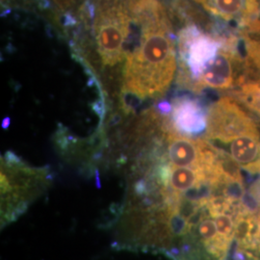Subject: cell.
<instances>
[{"label": "cell", "instance_id": "6da1fadb", "mask_svg": "<svg viewBox=\"0 0 260 260\" xmlns=\"http://www.w3.org/2000/svg\"><path fill=\"white\" fill-rule=\"evenodd\" d=\"M131 19L139 28L140 36L125 56L123 91L139 100L157 98L169 89L177 68L172 24L160 6L141 10Z\"/></svg>", "mask_w": 260, "mask_h": 260}, {"label": "cell", "instance_id": "7a4b0ae2", "mask_svg": "<svg viewBox=\"0 0 260 260\" xmlns=\"http://www.w3.org/2000/svg\"><path fill=\"white\" fill-rule=\"evenodd\" d=\"M131 20L128 10L119 0L102 6L95 19V35L98 51L104 65H117L126 55Z\"/></svg>", "mask_w": 260, "mask_h": 260}, {"label": "cell", "instance_id": "3957f363", "mask_svg": "<svg viewBox=\"0 0 260 260\" xmlns=\"http://www.w3.org/2000/svg\"><path fill=\"white\" fill-rule=\"evenodd\" d=\"M223 41V38L204 34L196 25L183 28L178 35V82L191 89L205 67L218 54Z\"/></svg>", "mask_w": 260, "mask_h": 260}, {"label": "cell", "instance_id": "277c9868", "mask_svg": "<svg viewBox=\"0 0 260 260\" xmlns=\"http://www.w3.org/2000/svg\"><path fill=\"white\" fill-rule=\"evenodd\" d=\"M260 122L233 96H223L207 112L205 139L224 145L246 134L259 133Z\"/></svg>", "mask_w": 260, "mask_h": 260}, {"label": "cell", "instance_id": "5b68a950", "mask_svg": "<svg viewBox=\"0 0 260 260\" xmlns=\"http://www.w3.org/2000/svg\"><path fill=\"white\" fill-rule=\"evenodd\" d=\"M236 44L237 38L224 39L223 47L205 67L191 90L200 93L204 89L230 90L241 86L244 73L240 70H245V60L239 57Z\"/></svg>", "mask_w": 260, "mask_h": 260}, {"label": "cell", "instance_id": "8992f818", "mask_svg": "<svg viewBox=\"0 0 260 260\" xmlns=\"http://www.w3.org/2000/svg\"><path fill=\"white\" fill-rule=\"evenodd\" d=\"M173 127L185 136H196L206 131L207 112L198 100L178 96L173 101Z\"/></svg>", "mask_w": 260, "mask_h": 260}, {"label": "cell", "instance_id": "52a82bcc", "mask_svg": "<svg viewBox=\"0 0 260 260\" xmlns=\"http://www.w3.org/2000/svg\"><path fill=\"white\" fill-rule=\"evenodd\" d=\"M224 146L228 148L222 149L230 154L239 167L250 174H259L260 132L236 137Z\"/></svg>", "mask_w": 260, "mask_h": 260}, {"label": "cell", "instance_id": "ba28073f", "mask_svg": "<svg viewBox=\"0 0 260 260\" xmlns=\"http://www.w3.org/2000/svg\"><path fill=\"white\" fill-rule=\"evenodd\" d=\"M205 11L224 19H237L238 23L246 11L247 0H195Z\"/></svg>", "mask_w": 260, "mask_h": 260}, {"label": "cell", "instance_id": "9c48e42d", "mask_svg": "<svg viewBox=\"0 0 260 260\" xmlns=\"http://www.w3.org/2000/svg\"><path fill=\"white\" fill-rule=\"evenodd\" d=\"M244 41L245 53V75L244 82L260 83V39L241 35Z\"/></svg>", "mask_w": 260, "mask_h": 260}, {"label": "cell", "instance_id": "30bf717a", "mask_svg": "<svg viewBox=\"0 0 260 260\" xmlns=\"http://www.w3.org/2000/svg\"><path fill=\"white\" fill-rule=\"evenodd\" d=\"M238 91L233 93L238 102L243 103L249 110L260 116V83L246 82L242 84Z\"/></svg>", "mask_w": 260, "mask_h": 260}, {"label": "cell", "instance_id": "8fae6325", "mask_svg": "<svg viewBox=\"0 0 260 260\" xmlns=\"http://www.w3.org/2000/svg\"><path fill=\"white\" fill-rule=\"evenodd\" d=\"M158 111L160 112L163 115H168L173 111V104L167 102V101H163L160 102L157 104Z\"/></svg>", "mask_w": 260, "mask_h": 260}, {"label": "cell", "instance_id": "7c38bea8", "mask_svg": "<svg viewBox=\"0 0 260 260\" xmlns=\"http://www.w3.org/2000/svg\"><path fill=\"white\" fill-rule=\"evenodd\" d=\"M10 124V120L9 118H6L4 121H3V123H2V126L4 127V128H7L8 126H9Z\"/></svg>", "mask_w": 260, "mask_h": 260}]
</instances>
